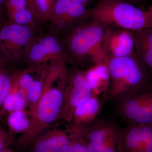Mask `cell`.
Segmentation results:
<instances>
[{"label":"cell","mask_w":152,"mask_h":152,"mask_svg":"<svg viewBox=\"0 0 152 152\" xmlns=\"http://www.w3.org/2000/svg\"><path fill=\"white\" fill-rule=\"evenodd\" d=\"M66 62L64 59H57L47 66L40 97L30 110L29 128L15 140L19 150L23 151L27 149L35 139L61 115L67 72Z\"/></svg>","instance_id":"6da1fadb"},{"label":"cell","mask_w":152,"mask_h":152,"mask_svg":"<svg viewBox=\"0 0 152 152\" xmlns=\"http://www.w3.org/2000/svg\"><path fill=\"white\" fill-rule=\"evenodd\" d=\"M109 26L94 19L87 18L75 26L64 36L66 60L77 65L108 64L102 43Z\"/></svg>","instance_id":"7a4b0ae2"},{"label":"cell","mask_w":152,"mask_h":152,"mask_svg":"<svg viewBox=\"0 0 152 152\" xmlns=\"http://www.w3.org/2000/svg\"><path fill=\"white\" fill-rule=\"evenodd\" d=\"M110 80L106 98L117 101L152 87V74L136 50L129 56L115 58L108 62Z\"/></svg>","instance_id":"3957f363"},{"label":"cell","mask_w":152,"mask_h":152,"mask_svg":"<svg viewBox=\"0 0 152 152\" xmlns=\"http://www.w3.org/2000/svg\"><path fill=\"white\" fill-rule=\"evenodd\" d=\"M86 17L131 31L152 28L151 14L121 0H100L87 9Z\"/></svg>","instance_id":"277c9868"},{"label":"cell","mask_w":152,"mask_h":152,"mask_svg":"<svg viewBox=\"0 0 152 152\" xmlns=\"http://www.w3.org/2000/svg\"><path fill=\"white\" fill-rule=\"evenodd\" d=\"M36 27L9 23L0 29V56L7 64L25 61L37 37Z\"/></svg>","instance_id":"5b68a950"},{"label":"cell","mask_w":152,"mask_h":152,"mask_svg":"<svg viewBox=\"0 0 152 152\" xmlns=\"http://www.w3.org/2000/svg\"><path fill=\"white\" fill-rule=\"evenodd\" d=\"M94 94L85 77V72L75 69L67 72L64 104L61 115L64 119L72 120L76 107L91 98ZM60 115V116H61Z\"/></svg>","instance_id":"8992f818"},{"label":"cell","mask_w":152,"mask_h":152,"mask_svg":"<svg viewBox=\"0 0 152 152\" xmlns=\"http://www.w3.org/2000/svg\"><path fill=\"white\" fill-rule=\"evenodd\" d=\"M87 9L69 0H56L48 21L50 34L64 36L73 27L87 19Z\"/></svg>","instance_id":"52a82bcc"},{"label":"cell","mask_w":152,"mask_h":152,"mask_svg":"<svg viewBox=\"0 0 152 152\" xmlns=\"http://www.w3.org/2000/svg\"><path fill=\"white\" fill-rule=\"evenodd\" d=\"M62 58H66L63 41L50 34L37 37L25 61L30 64L37 65Z\"/></svg>","instance_id":"ba28073f"},{"label":"cell","mask_w":152,"mask_h":152,"mask_svg":"<svg viewBox=\"0 0 152 152\" xmlns=\"http://www.w3.org/2000/svg\"><path fill=\"white\" fill-rule=\"evenodd\" d=\"M73 133L86 142L89 152H101L104 144L120 129L110 121H95L86 124L75 126Z\"/></svg>","instance_id":"9c48e42d"},{"label":"cell","mask_w":152,"mask_h":152,"mask_svg":"<svg viewBox=\"0 0 152 152\" xmlns=\"http://www.w3.org/2000/svg\"><path fill=\"white\" fill-rule=\"evenodd\" d=\"M102 48L108 61L129 56L135 50L133 33L129 30L109 26Z\"/></svg>","instance_id":"30bf717a"},{"label":"cell","mask_w":152,"mask_h":152,"mask_svg":"<svg viewBox=\"0 0 152 152\" xmlns=\"http://www.w3.org/2000/svg\"><path fill=\"white\" fill-rule=\"evenodd\" d=\"M69 136L60 130H54L40 134L33 141L32 152H61L71 143Z\"/></svg>","instance_id":"8fae6325"},{"label":"cell","mask_w":152,"mask_h":152,"mask_svg":"<svg viewBox=\"0 0 152 152\" xmlns=\"http://www.w3.org/2000/svg\"><path fill=\"white\" fill-rule=\"evenodd\" d=\"M132 31L136 51L152 74V28Z\"/></svg>","instance_id":"7c38bea8"},{"label":"cell","mask_w":152,"mask_h":152,"mask_svg":"<svg viewBox=\"0 0 152 152\" xmlns=\"http://www.w3.org/2000/svg\"><path fill=\"white\" fill-rule=\"evenodd\" d=\"M100 108V103L94 95L76 107L74 111L72 118L76 126L86 125L94 121Z\"/></svg>","instance_id":"4fadbf2b"},{"label":"cell","mask_w":152,"mask_h":152,"mask_svg":"<svg viewBox=\"0 0 152 152\" xmlns=\"http://www.w3.org/2000/svg\"><path fill=\"white\" fill-rule=\"evenodd\" d=\"M27 100L26 93L19 86L15 78L10 92L0 109V117L12 112L23 110L26 105Z\"/></svg>","instance_id":"5bb4252c"},{"label":"cell","mask_w":152,"mask_h":152,"mask_svg":"<svg viewBox=\"0 0 152 152\" xmlns=\"http://www.w3.org/2000/svg\"><path fill=\"white\" fill-rule=\"evenodd\" d=\"M7 124L10 135L14 137V135L20 133H24L29 128L31 119L23 110L12 112L8 115Z\"/></svg>","instance_id":"9a60e30c"},{"label":"cell","mask_w":152,"mask_h":152,"mask_svg":"<svg viewBox=\"0 0 152 152\" xmlns=\"http://www.w3.org/2000/svg\"><path fill=\"white\" fill-rule=\"evenodd\" d=\"M132 125H152V95L139 109Z\"/></svg>","instance_id":"2e32d148"},{"label":"cell","mask_w":152,"mask_h":152,"mask_svg":"<svg viewBox=\"0 0 152 152\" xmlns=\"http://www.w3.org/2000/svg\"><path fill=\"white\" fill-rule=\"evenodd\" d=\"M17 75L10 73L6 69L0 75V109L10 92Z\"/></svg>","instance_id":"e0dca14e"},{"label":"cell","mask_w":152,"mask_h":152,"mask_svg":"<svg viewBox=\"0 0 152 152\" xmlns=\"http://www.w3.org/2000/svg\"><path fill=\"white\" fill-rule=\"evenodd\" d=\"M85 75L87 81L93 93L99 91L102 87H103L104 89L106 90V91L108 87V85L101 78L94 66L88 68V70L85 72Z\"/></svg>","instance_id":"ac0fdd59"},{"label":"cell","mask_w":152,"mask_h":152,"mask_svg":"<svg viewBox=\"0 0 152 152\" xmlns=\"http://www.w3.org/2000/svg\"><path fill=\"white\" fill-rule=\"evenodd\" d=\"M46 67L43 71L39 79L35 80L34 83L30 90L27 93V97L28 100L31 103V108L32 107L37 104L40 97L42 90L43 84L45 75Z\"/></svg>","instance_id":"d6986e66"},{"label":"cell","mask_w":152,"mask_h":152,"mask_svg":"<svg viewBox=\"0 0 152 152\" xmlns=\"http://www.w3.org/2000/svg\"><path fill=\"white\" fill-rule=\"evenodd\" d=\"M56 0H35L40 21H48Z\"/></svg>","instance_id":"ffe728a7"},{"label":"cell","mask_w":152,"mask_h":152,"mask_svg":"<svg viewBox=\"0 0 152 152\" xmlns=\"http://www.w3.org/2000/svg\"><path fill=\"white\" fill-rule=\"evenodd\" d=\"M4 3L6 15L16 11L28 9L26 0H4Z\"/></svg>","instance_id":"44dd1931"},{"label":"cell","mask_w":152,"mask_h":152,"mask_svg":"<svg viewBox=\"0 0 152 152\" xmlns=\"http://www.w3.org/2000/svg\"><path fill=\"white\" fill-rule=\"evenodd\" d=\"M69 137L75 152H89L86 143L82 138L74 134Z\"/></svg>","instance_id":"7402d4cb"},{"label":"cell","mask_w":152,"mask_h":152,"mask_svg":"<svg viewBox=\"0 0 152 152\" xmlns=\"http://www.w3.org/2000/svg\"><path fill=\"white\" fill-rule=\"evenodd\" d=\"M14 140L9 131H7L0 126V151L12 145Z\"/></svg>","instance_id":"603a6c76"},{"label":"cell","mask_w":152,"mask_h":152,"mask_svg":"<svg viewBox=\"0 0 152 152\" xmlns=\"http://www.w3.org/2000/svg\"><path fill=\"white\" fill-rule=\"evenodd\" d=\"M26 1L27 3L29 10L32 13L35 18L37 21H40V18L36 5L35 0H26Z\"/></svg>","instance_id":"cb8c5ba5"},{"label":"cell","mask_w":152,"mask_h":152,"mask_svg":"<svg viewBox=\"0 0 152 152\" xmlns=\"http://www.w3.org/2000/svg\"><path fill=\"white\" fill-rule=\"evenodd\" d=\"M4 0H0V24L2 23L4 20Z\"/></svg>","instance_id":"d4e9b609"},{"label":"cell","mask_w":152,"mask_h":152,"mask_svg":"<svg viewBox=\"0 0 152 152\" xmlns=\"http://www.w3.org/2000/svg\"><path fill=\"white\" fill-rule=\"evenodd\" d=\"M73 2L77 3L84 6L87 7L91 2L92 0H69Z\"/></svg>","instance_id":"484cf974"},{"label":"cell","mask_w":152,"mask_h":152,"mask_svg":"<svg viewBox=\"0 0 152 152\" xmlns=\"http://www.w3.org/2000/svg\"><path fill=\"white\" fill-rule=\"evenodd\" d=\"M61 152H75L72 143L66 146Z\"/></svg>","instance_id":"4316f807"},{"label":"cell","mask_w":152,"mask_h":152,"mask_svg":"<svg viewBox=\"0 0 152 152\" xmlns=\"http://www.w3.org/2000/svg\"><path fill=\"white\" fill-rule=\"evenodd\" d=\"M127 2L131 3L135 6H141L142 0H121Z\"/></svg>","instance_id":"83f0119b"},{"label":"cell","mask_w":152,"mask_h":152,"mask_svg":"<svg viewBox=\"0 0 152 152\" xmlns=\"http://www.w3.org/2000/svg\"><path fill=\"white\" fill-rule=\"evenodd\" d=\"M8 64L6 62L4 59L0 56V67H1L6 68Z\"/></svg>","instance_id":"f1b7e54d"},{"label":"cell","mask_w":152,"mask_h":152,"mask_svg":"<svg viewBox=\"0 0 152 152\" xmlns=\"http://www.w3.org/2000/svg\"><path fill=\"white\" fill-rule=\"evenodd\" d=\"M5 70V68L1 67H0V75L4 72Z\"/></svg>","instance_id":"f546056e"},{"label":"cell","mask_w":152,"mask_h":152,"mask_svg":"<svg viewBox=\"0 0 152 152\" xmlns=\"http://www.w3.org/2000/svg\"><path fill=\"white\" fill-rule=\"evenodd\" d=\"M147 11H148L149 12H150V13L152 15V4L149 7L148 9L147 10Z\"/></svg>","instance_id":"4dcf8cb0"},{"label":"cell","mask_w":152,"mask_h":152,"mask_svg":"<svg viewBox=\"0 0 152 152\" xmlns=\"http://www.w3.org/2000/svg\"><path fill=\"white\" fill-rule=\"evenodd\" d=\"M9 152H13L11 151V150H9Z\"/></svg>","instance_id":"1f68e13d"},{"label":"cell","mask_w":152,"mask_h":152,"mask_svg":"<svg viewBox=\"0 0 152 152\" xmlns=\"http://www.w3.org/2000/svg\"><path fill=\"white\" fill-rule=\"evenodd\" d=\"M143 1H144L145 2V1H146L147 0H143Z\"/></svg>","instance_id":"d6a6232c"}]
</instances>
